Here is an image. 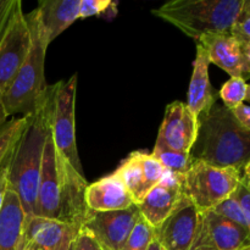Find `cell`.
Instances as JSON below:
<instances>
[{"instance_id": "cell-1", "label": "cell", "mask_w": 250, "mask_h": 250, "mask_svg": "<svg viewBox=\"0 0 250 250\" xmlns=\"http://www.w3.org/2000/svg\"><path fill=\"white\" fill-rule=\"evenodd\" d=\"M88 185L89 183L84 176L80 175L58 153L49 133L44 149L33 215L58 220L82 229L90 211L85 204Z\"/></svg>"}, {"instance_id": "cell-2", "label": "cell", "mask_w": 250, "mask_h": 250, "mask_svg": "<svg viewBox=\"0 0 250 250\" xmlns=\"http://www.w3.org/2000/svg\"><path fill=\"white\" fill-rule=\"evenodd\" d=\"M56 89L58 83L48 84L36 110L27 115L26 127L7 159L9 187L19 197L26 216L34 214L44 149L50 133Z\"/></svg>"}, {"instance_id": "cell-3", "label": "cell", "mask_w": 250, "mask_h": 250, "mask_svg": "<svg viewBox=\"0 0 250 250\" xmlns=\"http://www.w3.org/2000/svg\"><path fill=\"white\" fill-rule=\"evenodd\" d=\"M198 122L190 158L216 167L244 170L250 161V131L239 124L232 110L215 103L198 116Z\"/></svg>"}, {"instance_id": "cell-4", "label": "cell", "mask_w": 250, "mask_h": 250, "mask_svg": "<svg viewBox=\"0 0 250 250\" xmlns=\"http://www.w3.org/2000/svg\"><path fill=\"white\" fill-rule=\"evenodd\" d=\"M243 0H172L153 15L199 42L205 34H231Z\"/></svg>"}, {"instance_id": "cell-5", "label": "cell", "mask_w": 250, "mask_h": 250, "mask_svg": "<svg viewBox=\"0 0 250 250\" xmlns=\"http://www.w3.org/2000/svg\"><path fill=\"white\" fill-rule=\"evenodd\" d=\"M26 20L31 31V48L17 75L2 92V104L7 116L32 114L48 87L44 65L49 42L37 9L26 15Z\"/></svg>"}, {"instance_id": "cell-6", "label": "cell", "mask_w": 250, "mask_h": 250, "mask_svg": "<svg viewBox=\"0 0 250 250\" xmlns=\"http://www.w3.org/2000/svg\"><path fill=\"white\" fill-rule=\"evenodd\" d=\"M242 171L222 168L194 160L182 176V193L200 212L209 211L233 194L241 183Z\"/></svg>"}, {"instance_id": "cell-7", "label": "cell", "mask_w": 250, "mask_h": 250, "mask_svg": "<svg viewBox=\"0 0 250 250\" xmlns=\"http://www.w3.org/2000/svg\"><path fill=\"white\" fill-rule=\"evenodd\" d=\"M76 93L77 75L67 81L58 82L50 121V134L58 153L77 171L84 176L76 141Z\"/></svg>"}, {"instance_id": "cell-8", "label": "cell", "mask_w": 250, "mask_h": 250, "mask_svg": "<svg viewBox=\"0 0 250 250\" xmlns=\"http://www.w3.org/2000/svg\"><path fill=\"white\" fill-rule=\"evenodd\" d=\"M31 48V31L22 2L16 0L6 29L0 39V89L4 92L26 60Z\"/></svg>"}, {"instance_id": "cell-9", "label": "cell", "mask_w": 250, "mask_h": 250, "mask_svg": "<svg viewBox=\"0 0 250 250\" xmlns=\"http://www.w3.org/2000/svg\"><path fill=\"white\" fill-rule=\"evenodd\" d=\"M141 217L137 204L116 211H89L82 229L87 231L103 250H121Z\"/></svg>"}, {"instance_id": "cell-10", "label": "cell", "mask_w": 250, "mask_h": 250, "mask_svg": "<svg viewBox=\"0 0 250 250\" xmlns=\"http://www.w3.org/2000/svg\"><path fill=\"white\" fill-rule=\"evenodd\" d=\"M200 224L202 212L183 194L172 214L154 229V236L164 250H193Z\"/></svg>"}, {"instance_id": "cell-11", "label": "cell", "mask_w": 250, "mask_h": 250, "mask_svg": "<svg viewBox=\"0 0 250 250\" xmlns=\"http://www.w3.org/2000/svg\"><path fill=\"white\" fill-rule=\"evenodd\" d=\"M81 229L44 217H24L19 250H70Z\"/></svg>"}, {"instance_id": "cell-12", "label": "cell", "mask_w": 250, "mask_h": 250, "mask_svg": "<svg viewBox=\"0 0 250 250\" xmlns=\"http://www.w3.org/2000/svg\"><path fill=\"white\" fill-rule=\"evenodd\" d=\"M198 117L183 102H172L166 106L155 144L181 153H190L198 136Z\"/></svg>"}, {"instance_id": "cell-13", "label": "cell", "mask_w": 250, "mask_h": 250, "mask_svg": "<svg viewBox=\"0 0 250 250\" xmlns=\"http://www.w3.org/2000/svg\"><path fill=\"white\" fill-rule=\"evenodd\" d=\"M115 172L125 183L134 204H139L163 181L167 171L151 154L133 151Z\"/></svg>"}, {"instance_id": "cell-14", "label": "cell", "mask_w": 250, "mask_h": 250, "mask_svg": "<svg viewBox=\"0 0 250 250\" xmlns=\"http://www.w3.org/2000/svg\"><path fill=\"white\" fill-rule=\"evenodd\" d=\"M250 246V232L214 211L202 212V224L194 248L208 247L215 250H242ZM193 248V249H194Z\"/></svg>"}, {"instance_id": "cell-15", "label": "cell", "mask_w": 250, "mask_h": 250, "mask_svg": "<svg viewBox=\"0 0 250 250\" xmlns=\"http://www.w3.org/2000/svg\"><path fill=\"white\" fill-rule=\"evenodd\" d=\"M182 176L166 172L163 181L155 186L139 204H137L143 219L153 229L160 226L180 203L183 195L181 188Z\"/></svg>"}, {"instance_id": "cell-16", "label": "cell", "mask_w": 250, "mask_h": 250, "mask_svg": "<svg viewBox=\"0 0 250 250\" xmlns=\"http://www.w3.org/2000/svg\"><path fill=\"white\" fill-rule=\"evenodd\" d=\"M197 43L204 46L210 63L219 66L231 77H250L242 44L232 34H205Z\"/></svg>"}, {"instance_id": "cell-17", "label": "cell", "mask_w": 250, "mask_h": 250, "mask_svg": "<svg viewBox=\"0 0 250 250\" xmlns=\"http://www.w3.org/2000/svg\"><path fill=\"white\" fill-rule=\"evenodd\" d=\"M85 204L90 211H116L128 209L134 202L120 176L114 172L88 185Z\"/></svg>"}, {"instance_id": "cell-18", "label": "cell", "mask_w": 250, "mask_h": 250, "mask_svg": "<svg viewBox=\"0 0 250 250\" xmlns=\"http://www.w3.org/2000/svg\"><path fill=\"white\" fill-rule=\"evenodd\" d=\"M210 60L204 46L197 43V54L193 62V72L188 88L187 106L195 116L208 111L217 103L219 93L212 89L209 80Z\"/></svg>"}, {"instance_id": "cell-19", "label": "cell", "mask_w": 250, "mask_h": 250, "mask_svg": "<svg viewBox=\"0 0 250 250\" xmlns=\"http://www.w3.org/2000/svg\"><path fill=\"white\" fill-rule=\"evenodd\" d=\"M81 0H43L37 12L49 44L80 19Z\"/></svg>"}, {"instance_id": "cell-20", "label": "cell", "mask_w": 250, "mask_h": 250, "mask_svg": "<svg viewBox=\"0 0 250 250\" xmlns=\"http://www.w3.org/2000/svg\"><path fill=\"white\" fill-rule=\"evenodd\" d=\"M24 217L19 197L9 187L0 210V250H19Z\"/></svg>"}, {"instance_id": "cell-21", "label": "cell", "mask_w": 250, "mask_h": 250, "mask_svg": "<svg viewBox=\"0 0 250 250\" xmlns=\"http://www.w3.org/2000/svg\"><path fill=\"white\" fill-rule=\"evenodd\" d=\"M27 125V115L7 121L0 127V167L7 161Z\"/></svg>"}, {"instance_id": "cell-22", "label": "cell", "mask_w": 250, "mask_h": 250, "mask_svg": "<svg viewBox=\"0 0 250 250\" xmlns=\"http://www.w3.org/2000/svg\"><path fill=\"white\" fill-rule=\"evenodd\" d=\"M151 155L164 166L167 172L175 175H185L194 161L188 153L171 150L159 144L154 146Z\"/></svg>"}, {"instance_id": "cell-23", "label": "cell", "mask_w": 250, "mask_h": 250, "mask_svg": "<svg viewBox=\"0 0 250 250\" xmlns=\"http://www.w3.org/2000/svg\"><path fill=\"white\" fill-rule=\"evenodd\" d=\"M248 90V83L243 77H231L220 89L219 98L229 110L244 104Z\"/></svg>"}, {"instance_id": "cell-24", "label": "cell", "mask_w": 250, "mask_h": 250, "mask_svg": "<svg viewBox=\"0 0 250 250\" xmlns=\"http://www.w3.org/2000/svg\"><path fill=\"white\" fill-rule=\"evenodd\" d=\"M154 239V229L142 216L121 250H148Z\"/></svg>"}, {"instance_id": "cell-25", "label": "cell", "mask_w": 250, "mask_h": 250, "mask_svg": "<svg viewBox=\"0 0 250 250\" xmlns=\"http://www.w3.org/2000/svg\"><path fill=\"white\" fill-rule=\"evenodd\" d=\"M211 211H214L215 214L224 217V219L229 220V221L244 227V229H248V225H247L243 210H242L241 205H239V203L237 202L236 198H234L233 195H231V197L227 198L226 200H224V202L220 203L219 205H216L214 209H211Z\"/></svg>"}, {"instance_id": "cell-26", "label": "cell", "mask_w": 250, "mask_h": 250, "mask_svg": "<svg viewBox=\"0 0 250 250\" xmlns=\"http://www.w3.org/2000/svg\"><path fill=\"white\" fill-rule=\"evenodd\" d=\"M231 34L241 44L250 42V0H243L241 10L232 26Z\"/></svg>"}, {"instance_id": "cell-27", "label": "cell", "mask_w": 250, "mask_h": 250, "mask_svg": "<svg viewBox=\"0 0 250 250\" xmlns=\"http://www.w3.org/2000/svg\"><path fill=\"white\" fill-rule=\"evenodd\" d=\"M110 7H116V4L110 0H81L80 19L100 16L106 14Z\"/></svg>"}, {"instance_id": "cell-28", "label": "cell", "mask_w": 250, "mask_h": 250, "mask_svg": "<svg viewBox=\"0 0 250 250\" xmlns=\"http://www.w3.org/2000/svg\"><path fill=\"white\" fill-rule=\"evenodd\" d=\"M70 250H103L95 239L84 229H81L78 236L73 241Z\"/></svg>"}, {"instance_id": "cell-29", "label": "cell", "mask_w": 250, "mask_h": 250, "mask_svg": "<svg viewBox=\"0 0 250 250\" xmlns=\"http://www.w3.org/2000/svg\"><path fill=\"white\" fill-rule=\"evenodd\" d=\"M232 195L236 198V200L239 203L242 210H243L244 217H246L247 225H248V229L250 232V192L242 183H239L238 187H237V189L234 190Z\"/></svg>"}, {"instance_id": "cell-30", "label": "cell", "mask_w": 250, "mask_h": 250, "mask_svg": "<svg viewBox=\"0 0 250 250\" xmlns=\"http://www.w3.org/2000/svg\"><path fill=\"white\" fill-rule=\"evenodd\" d=\"M16 0H0V39L6 29Z\"/></svg>"}, {"instance_id": "cell-31", "label": "cell", "mask_w": 250, "mask_h": 250, "mask_svg": "<svg viewBox=\"0 0 250 250\" xmlns=\"http://www.w3.org/2000/svg\"><path fill=\"white\" fill-rule=\"evenodd\" d=\"M234 117L238 120L239 124L244 127L246 129L250 131V105L242 104L238 107L232 110Z\"/></svg>"}, {"instance_id": "cell-32", "label": "cell", "mask_w": 250, "mask_h": 250, "mask_svg": "<svg viewBox=\"0 0 250 250\" xmlns=\"http://www.w3.org/2000/svg\"><path fill=\"white\" fill-rule=\"evenodd\" d=\"M9 188V165L7 161L0 167V210L4 204L5 195Z\"/></svg>"}, {"instance_id": "cell-33", "label": "cell", "mask_w": 250, "mask_h": 250, "mask_svg": "<svg viewBox=\"0 0 250 250\" xmlns=\"http://www.w3.org/2000/svg\"><path fill=\"white\" fill-rule=\"evenodd\" d=\"M7 117L9 116H7L6 111H5L4 104H2V92L1 89H0V127H2L5 124H6Z\"/></svg>"}, {"instance_id": "cell-34", "label": "cell", "mask_w": 250, "mask_h": 250, "mask_svg": "<svg viewBox=\"0 0 250 250\" xmlns=\"http://www.w3.org/2000/svg\"><path fill=\"white\" fill-rule=\"evenodd\" d=\"M242 50H243L244 56H246V60H247V62H248V65L250 67V42H248V43L242 44Z\"/></svg>"}, {"instance_id": "cell-35", "label": "cell", "mask_w": 250, "mask_h": 250, "mask_svg": "<svg viewBox=\"0 0 250 250\" xmlns=\"http://www.w3.org/2000/svg\"><path fill=\"white\" fill-rule=\"evenodd\" d=\"M241 183L250 192V175H242Z\"/></svg>"}, {"instance_id": "cell-36", "label": "cell", "mask_w": 250, "mask_h": 250, "mask_svg": "<svg viewBox=\"0 0 250 250\" xmlns=\"http://www.w3.org/2000/svg\"><path fill=\"white\" fill-rule=\"evenodd\" d=\"M148 250H161V247H160V244L158 243V241H156V239H154V241L151 242L150 247H149Z\"/></svg>"}, {"instance_id": "cell-37", "label": "cell", "mask_w": 250, "mask_h": 250, "mask_svg": "<svg viewBox=\"0 0 250 250\" xmlns=\"http://www.w3.org/2000/svg\"><path fill=\"white\" fill-rule=\"evenodd\" d=\"M242 175H250V161L246 165V167H244L243 173H242Z\"/></svg>"}, {"instance_id": "cell-38", "label": "cell", "mask_w": 250, "mask_h": 250, "mask_svg": "<svg viewBox=\"0 0 250 250\" xmlns=\"http://www.w3.org/2000/svg\"><path fill=\"white\" fill-rule=\"evenodd\" d=\"M193 250H215V249L208 248V247H200V248H194Z\"/></svg>"}, {"instance_id": "cell-39", "label": "cell", "mask_w": 250, "mask_h": 250, "mask_svg": "<svg viewBox=\"0 0 250 250\" xmlns=\"http://www.w3.org/2000/svg\"><path fill=\"white\" fill-rule=\"evenodd\" d=\"M246 100H250V84H248V90H247Z\"/></svg>"}, {"instance_id": "cell-40", "label": "cell", "mask_w": 250, "mask_h": 250, "mask_svg": "<svg viewBox=\"0 0 250 250\" xmlns=\"http://www.w3.org/2000/svg\"><path fill=\"white\" fill-rule=\"evenodd\" d=\"M242 250H250V246H248V247H246V248H244V249H242Z\"/></svg>"}, {"instance_id": "cell-41", "label": "cell", "mask_w": 250, "mask_h": 250, "mask_svg": "<svg viewBox=\"0 0 250 250\" xmlns=\"http://www.w3.org/2000/svg\"><path fill=\"white\" fill-rule=\"evenodd\" d=\"M161 250H164V249H163V248H161Z\"/></svg>"}]
</instances>
